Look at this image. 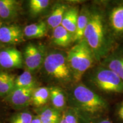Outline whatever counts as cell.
<instances>
[{
    "label": "cell",
    "mask_w": 123,
    "mask_h": 123,
    "mask_svg": "<svg viewBox=\"0 0 123 123\" xmlns=\"http://www.w3.org/2000/svg\"><path fill=\"white\" fill-rule=\"evenodd\" d=\"M90 17V4L83 5L79 10L76 31L74 37V43L80 42L84 38V33L88 23Z\"/></svg>",
    "instance_id": "4fadbf2b"
},
{
    "label": "cell",
    "mask_w": 123,
    "mask_h": 123,
    "mask_svg": "<svg viewBox=\"0 0 123 123\" xmlns=\"http://www.w3.org/2000/svg\"><path fill=\"white\" fill-rule=\"evenodd\" d=\"M83 39L90 46L98 63L118 44L111 33L100 1L90 4V17Z\"/></svg>",
    "instance_id": "6da1fadb"
},
{
    "label": "cell",
    "mask_w": 123,
    "mask_h": 123,
    "mask_svg": "<svg viewBox=\"0 0 123 123\" xmlns=\"http://www.w3.org/2000/svg\"><path fill=\"white\" fill-rule=\"evenodd\" d=\"M50 99V90L49 87H40L34 91L32 103L35 107H40L45 105Z\"/></svg>",
    "instance_id": "7402d4cb"
},
{
    "label": "cell",
    "mask_w": 123,
    "mask_h": 123,
    "mask_svg": "<svg viewBox=\"0 0 123 123\" xmlns=\"http://www.w3.org/2000/svg\"><path fill=\"white\" fill-rule=\"evenodd\" d=\"M52 42L55 46L66 47L74 43V35L60 25L53 30Z\"/></svg>",
    "instance_id": "9a60e30c"
},
{
    "label": "cell",
    "mask_w": 123,
    "mask_h": 123,
    "mask_svg": "<svg viewBox=\"0 0 123 123\" xmlns=\"http://www.w3.org/2000/svg\"><path fill=\"white\" fill-rule=\"evenodd\" d=\"M68 99L77 115L84 120L100 117L108 109V101L80 81L71 87Z\"/></svg>",
    "instance_id": "7a4b0ae2"
},
{
    "label": "cell",
    "mask_w": 123,
    "mask_h": 123,
    "mask_svg": "<svg viewBox=\"0 0 123 123\" xmlns=\"http://www.w3.org/2000/svg\"><path fill=\"white\" fill-rule=\"evenodd\" d=\"M46 55L43 47L33 43L27 44L23 55L24 64L27 71L31 73L43 66Z\"/></svg>",
    "instance_id": "52a82bcc"
},
{
    "label": "cell",
    "mask_w": 123,
    "mask_h": 123,
    "mask_svg": "<svg viewBox=\"0 0 123 123\" xmlns=\"http://www.w3.org/2000/svg\"><path fill=\"white\" fill-rule=\"evenodd\" d=\"M39 117L42 123H59L62 115L55 108L46 107L41 111Z\"/></svg>",
    "instance_id": "ffe728a7"
},
{
    "label": "cell",
    "mask_w": 123,
    "mask_h": 123,
    "mask_svg": "<svg viewBox=\"0 0 123 123\" xmlns=\"http://www.w3.org/2000/svg\"><path fill=\"white\" fill-rule=\"evenodd\" d=\"M68 7V5L63 2H58L54 5L46 21L49 29L53 30L61 25L64 13Z\"/></svg>",
    "instance_id": "5bb4252c"
},
{
    "label": "cell",
    "mask_w": 123,
    "mask_h": 123,
    "mask_svg": "<svg viewBox=\"0 0 123 123\" xmlns=\"http://www.w3.org/2000/svg\"><path fill=\"white\" fill-rule=\"evenodd\" d=\"M43 67L48 78L55 83L64 86L75 84L73 71L67 61V53L59 50L49 52L46 55Z\"/></svg>",
    "instance_id": "277c9868"
},
{
    "label": "cell",
    "mask_w": 123,
    "mask_h": 123,
    "mask_svg": "<svg viewBox=\"0 0 123 123\" xmlns=\"http://www.w3.org/2000/svg\"><path fill=\"white\" fill-rule=\"evenodd\" d=\"M79 10V8L77 6L69 7L64 13L61 23V26L71 33L74 37L76 31Z\"/></svg>",
    "instance_id": "2e32d148"
},
{
    "label": "cell",
    "mask_w": 123,
    "mask_h": 123,
    "mask_svg": "<svg viewBox=\"0 0 123 123\" xmlns=\"http://www.w3.org/2000/svg\"><path fill=\"white\" fill-rule=\"evenodd\" d=\"M50 99L54 108L60 112L64 110L66 105V96L64 91L59 86L49 87Z\"/></svg>",
    "instance_id": "ac0fdd59"
},
{
    "label": "cell",
    "mask_w": 123,
    "mask_h": 123,
    "mask_svg": "<svg viewBox=\"0 0 123 123\" xmlns=\"http://www.w3.org/2000/svg\"><path fill=\"white\" fill-rule=\"evenodd\" d=\"M110 31L118 44L123 43V0L100 1Z\"/></svg>",
    "instance_id": "8992f818"
},
{
    "label": "cell",
    "mask_w": 123,
    "mask_h": 123,
    "mask_svg": "<svg viewBox=\"0 0 123 123\" xmlns=\"http://www.w3.org/2000/svg\"><path fill=\"white\" fill-rule=\"evenodd\" d=\"M90 123H112V121L108 118L98 117L92 119H88Z\"/></svg>",
    "instance_id": "484cf974"
},
{
    "label": "cell",
    "mask_w": 123,
    "mask_h": 123,
    "mask_svg": "<svg viewBox=\"0 0 123 123\" xmlns=\"http://www.w3.org/2000/svg\"><path fill=\"white\" fill-rule=\"evenodd\" d=\"M21 10L19 2L15 0H0V18L12 21L17 17Z\"/></svg>",
    "instance_id": "7c38bea8"
},
{
    "label": "cell",
    "mask_w": 123,
    "mask_h": 123,
    "mask_svg": "<svg viewBox=\"0 0 123 123\" xmlns=\"http://www.w3.org/2000/svg\"><path fill=\"white\" fill-rule=\"evenodd\" d=\"M16 77L14 75L0 71V96H7L13 90Z\"/></svg>",
    "instance_id": "d6986e66"
},
{
    "label": "cell",
    "mask_w": 123,
    "mask_h": 123,
    "mask_svg": "<svg viewBox=\"0 0 123 123\" xmlns=\"http://www.w3.org/2000/svg\"><path fill=\"white\" fill-rule=\"evenodd\" d=\"M31 123H42V122H41L39 116H35L34 117H33Z\"/></svg>",
    "instance_id": "83f0119b"
},
{
    "label": "cell",
    "mask_w": 123,
    "mask_h": 123,
    "mask_svg": "<svg viewBox=\"0 0 123 123\" xmlns=\"http://www.w3.org/2000/svg\"><path fill=\"white\" fill-rule=\"evenodd\" d=\"M35 88L13 89L5 98L13 107L18 109L22 108L32 103V98Z\"/></svg>",
    "instance_id": "8fae6325"
},
{
    "label": "cell",
    "mask_w": 123,
    "mask_h": 123,
    "mask_svg": "<svg viewBox=\"0 0 123 123\" xmlns=\"http://www.w3.org/2000/svg\"><path fill=\"white\" fill-rule=\"evenodd\" d=\"M35 88V81L31 73L29 71H25L15 78L13 89Z\"/></svg>",
    "instance_id": "44dd1931"
},
{
    "label": "cell",
    "mask_w": 123,
    "mask_h": 123,
    "mask_svg": "<svg viewBox=\"0 0 123 123\" xmlns=\"http://www.w3.org/2000/svg\"><path fill=\"white\" fill-rule=\"evenodd\" d=\"M50 3L49 0H30L29 7L31 15L35 17L39 14L48 7Z\"/></svg>",
    "instance_id": "603a6c76"
},
{
    "label": "cell",
    "mask_w": 123,
    "mask_h": 123,
    "mask_svg": "<svg viewBox=\"0 0 123 123\" xmlns=\"http://www.w3.org/2000/svg\"><path fill=\"white\" fill-rule=\"evenodd\" d=\"M24 57L21 52L14 47L0 50V67L3 69L22 68Z\"/></svg>",
    "instance_id": "ba28073f"
},
{
    "label": "cell",
    "mask_w": 123,
    "mask_h": 123,
    "mask_svg": "<svg viewBox=\"0 0 123 123\" xmlns=\"http://www.w3.org/2000/svg\"><path fill=\"white\" fill-rule=\"evenodd\" d=\"M117 115L118 118L123 122V100L118 106L117 110Z\"/></svg>",
    "instance_id": "4316f807"
},
{
    "label": "cell",
    "mask_w": 123,
    "mask_h": 123,
    "mask_svg": "<svg viewBox=\"0 0 123 123\" xmlns=\"http://www.w3.org/2000/svg\"><path fill=\"white\" fill-rule=\"evenodd\" d=\"M81 81L103 97V95L123 94L122 80L114 72L100 63L87 71Z\"/></svg>",
    "instance_id": "3957f363"
},
{
    "label": "cell",
    "mask_w": 123,
    "mask_h": 123,
    "mask_svg": "<svg viewBox=\"0 0 123 123\" xmlns=\"http://www.w3.org/2000/svg\"><path fill=\"white\" fill-rule=\"evenodd\" d=\"M24 41V30L19 26L16 24L0 26V43L14 45Z\"/></svg>",
    "instance_id": "30bf717a"
},
{
    "label": "cell",
    "mask_w": 123,
    "mask_h": 123,
    "mask_svg": "<svg viewBox=\"0 0 123 123\" xmlns=\"http://www.w3.org/2000/svg\"><path fill=\"white\" fill-rule=\"evenodd\" d=\"M1 25V22H0V26Z\"/></svg>",
    "instance_id": "f1b7e54d"
},
{
    "label": "cell",
    "mask_w": 123,
    "mask_h": 123,
    "mask_svg": "<svg viewBox=\"0 0 123 123\" xmlns=\"http://www.w3.org/2000/svg\"><path fill=\"white\" fill-rule=\"evenodd\" d=\"M99 63L114 72L123 81V43L117 44Z\"/></svg>",
    "instance_id": "9c48e42d"
},
{
    "label": "cell",
    "mask_w": 123,
    "mask_h": 123,
    "mask_svg": "<svg viewBox=\"0 0 123 123\" xmlns=\"http://www.w3.org/2000/svg\"><path fill=\"white\" fill-rule=\"evenodd\" d=\"M67 59L73 71L75 84L81 81L84 74L98 63L93 52L84 39L75 43L68 50Z\"/></svg>",
    "instance_id": "5b68a950"
},
{
    "label": "cell",
    "mask_w": 123,
    "mask_h": 123,
    "mask_svg": "<svg viewBox=\"0 0 123 123\" xmlns=\"http://www.w3.org/2000/svg\"><path fill=\"white\" fill-rule=\"evenodd\" d=\"M67 123H79L76 113L72 108L68 109L63 113Z\"/></svg>",
    "instance_id": "d4e9b609"
},
{
    "label": "cell",
    "mask_w": 123,
    "mask_h": 123,
    "mask_svg": "<svg viewBox=\"0 0 123 123\" xmlns=\"http://www.w3.org/2000/svg\"><path fill=\"white\" fill-rule=\"evenodd\" d=\"M47 25L44 21L34 23L29 25L24 29L25 37L30 39H37L46 36L48 31Z\"/></svg>",
    "instance_id": "e0dca14e"
},
{
    "label": "cell",
    "mask_w": 123,
    "mask_h": 123,
    "mask_svg": "<svg viewBox=\"0 0 123 123\" xmlns=\"http://www.w3.org/2000/svg\"><path fill=\"white\" fill-rule=\"evenodd\" d=\"M33 119V115L30 112H22L15 115L10 123H31Z\"/></svg>",
    "instance_id": "cb8c5ba5"
}]
</instances>
